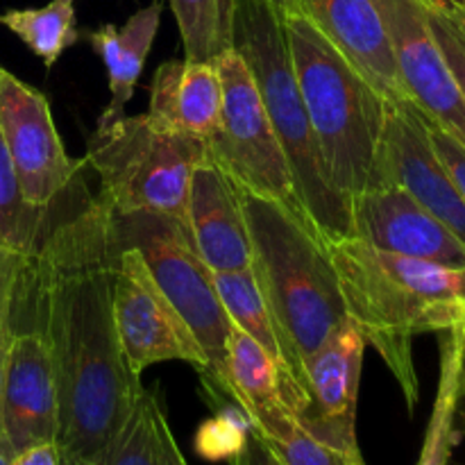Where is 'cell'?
<instances>
[{"instance_id": "6da1fadb", "label": "cell", "mask_w": 465, "mask_h": 465, "mask_svg": "<svg viewBox=\"0 0 465 465\" xmlns=\"http://www.w3.org/2000/svg\"><path fill=\"white\" fill-rule=\"evenodd\" d=\"M114 212L89 200L44 234L18 277L35 304L57 381L62 465H95L143 393L114 321Z\"/></svg>"}, {"instance_id": "7a4b0ae2", "label": "cell", "mask_w": 465, "mask_h": 465, "mask_svg": "<svg viewBox=\"0 0 465 465\" xmlns=\"http://www.w3.org/2000/svg\"><path fill=\"white\" fill-rule=\"evenodd\" d=\"M325 245L350 321L393 372L413 413L420 400L413 339L465 322V266L384 252L357 236Z\"/></svg>"}, {"instance_id": "3957f363", "label": "cell", "mask_w": 465, "mask_h": 465, "mask_svg": "<svg viewBox=\"0 0 465 465\" xmlns=\"http://www.w3.org/2000/svg\"><path fill=\"white\" fill-rule=\"evenodd\" d=\"M252 271L282 345V398L298 395L304 363L348 321L327 245L304 218L275 200L241 189Z\"/></svg>"}, {"instance_id": "277c9868", "label": "cell", "mask_w": 465, "mask_h": 465, "mask_svg": "<svg viewBox=\"0 0 465 465\" xmlns=\"http://www.w3.org/2000/svg\"><path fill=\"white\" fill-rule=\"evenodd\" d=\"M280 9L325 180L352 203L384 186L381 150L389 100L302 14L282 3Z\"/></svg>"}, {"instance_id": "5b68a950", "label": "cell", "mask_w": 465, "mask_h": 465, "mask_svg": "<svg viewBox=\"0 0 465 465\" xmlns=\"http://www.w3.org/2000/svg\"><path fill=\"white\" fill-rule=\"evenodd\" d=\"M232 48L243 57L262 95L268 121L289 159L295 191L322 243L352 236L350 203L322 173L307 107L300 94L277 0H234Z\"/></svg>"}, {"instance_id": "8992f818", "label": "cell", "mask_w": 465, "mask_h": 465, "mask_svg": "<svg viewBox=\"0 0 465 465\" xmlns=\"http://www.w3.org/2000/svg\"><path fill=\"white\" fill-rule=\"evenodd\" d=\"M207 159L204 141L162 130L148 114L98 121L84 162L98 173V198L114 216L162 213L186 223L191 173Z\"/></svg>"}, {"instance_id": "52a82bcc", "label": "cell", "mask_w": 465, "mask_h": 465, "mask_svg": "<svg viewBox=\"0 0 465 465\" xmlns=\"http://www.w3.org/2000/svg\"><path fill=\"white\" fill-rule=\"evenodd\" d=\"M121 245L139 250L162 293L193 331L207 357L209 371L203 384L213 402L227 398L225 348L230 318L223 309L213 272L195 250L184 221L162 213L114 216Z\"/></svg>"}, {"instance_id": "ba28073f", "label": "cell", "mask_w": 465, "mask_h": 465, "mask_svg": "<svg viewBox=\"0 0 465 465\" xmlns=\"http://www.w3.org/2000/svg\"><path fill=\"white\" fill-rule=\"evenodd\" d=\"M216 68L223 84V109L216 132L204 141L207 157L230 173L241 189L275 200L309 223L295 191L289 159L268 121L243 57L230 48L216 59Z\"/></svg>"}, {"instance_id": "9c48e42d", "label": "cell", "mask_w": 465, "mask_h": 465, "mask_svg": "<svg viewBox=\"0 0 465 465\" xmlns=\"http://www.w3.org/2000/svg\"><path fill=\"white\" fill-rule=\"evenodd\" d=\"M114 321L134 375L166 361L189 363L207 375V357L193 331L162 293L139 250L121 243L114 259Z\"/></svg>"}, {"instance_id": "30bf717a", "label": "cell", "mask_w": 465, "mask_h": 465, "mask_svg": "<svg viewBox=\"0 0 465 465\" xmlns=\"http://www.w3.org/2000/svg\"><path fill=\"white\" fill-rule=\"evenodd\" d=\"M366 348L363 334L348 318L307 359L302 386L286 404L300 430L352 459H363L357 439V402Z\"/></svg>"}, {"instance_id": "8fae6325", "label": "cell", "mask_w": 465, "mask_h": 465, "mask_svg": "<svg viewBox=\"0 0 465 465\" xmlns=\"http://www.w3.org/2000/svg\"><path fill=\"white\" fill-rule=\"evenodd\" d=\"M0 134L25 200L48 212L84 162L64 150L48 98L5 66H0Z\"/></svg>"}, {"instance_id": "7c38bea8", "label": "cell", "mask_w": 465, "mask_h": 465, "mask_svg": "<svg viewBox=\"0 0 465 465\" xmlns=\"http://www.w3.org/2000/svg\"><path fill=\"white\" fill-rule=\"evenodd\" d=\"M409 98L434 125L465 145V95L431 30L425 0H372Z\"/></svg>"}, {"instance_id": "4fadbf2b", "label": "cell", "mask_w": 465, "mask_h": 465, "mask_svg": "<svg viewBox=\"0 0 465 465\" xmlns=\"http://www.w3.org/2000/svg\"><path fill=\"white\" fill-rule=\"evenodd\" d=\"M384 184H398L465 243V200L436 154L430 118L413 103H389L381 150Z\"/></svg>"}, {"instance_id": "5bb4252c", "label": "cell", "mask_w": 465, "mask_h": 465, "mask_svg": "<svg viewBox=\"0 0 465 465\" xmlns=\"http://www.w3.org/2000/svg\"><path fill=\"white\" fill-rule=\"evenodd\" d=\"M352 236L384 252L465 266V243L398 184H384L350 203Z\"/></svg>"}, {"instance_id": "9a60e30c", "label": "cell", "mask_w": 465, "mask_h": 465, "mask_svg": "<svg viewBox=\"0 0 465 465\" xmlns=\"http://www.w3.org/2000/svg\"><path fill=\"white\" fill-rule=\"evenodd\" d=\"M57 425V381L48 345L36 327H16L5 371L0 430L18 454L32 445L54 443Z\"/></svg>"}, {"instance_id": "2e32d148", "label": "cell", "mask_w": 465, "mask_h": 465, "mask_svg": "<svg viewBox=\"0 0 465 465\" xmlns=\"http://www.w3.org/2000/svg\"><path fill=\"white\" fill-rule=\"evenodd\" d=\"M186 227L209 271H250L252 245L241 186L209 157L203 159L191 173Z\"/></svg>"}, {"instance_id": "e0dca14e", "label": "cell", "mask_w": 465, "mask_h": 465, "mask_svg": "<svg viewBox=\"0 0 465 465\" xmlns=\"http://www.w3.org/2000/svg\"><path fill=\"white\" fill-rule=\"evenodd\" d=\"M302 14L389 103H413L372 0H280Z\"/></svg>"}, {"instance_id": "ac0fdd59", "label": "cell", "mask_w": 465, "mask_h": 465, "mask_svg": "<svg viewBox=\"0 0 465 465\" xmlns=\"http://www.w3.org/2000/svg\"><path fill=\"white\" fill-rule=\"evenodd\" d=\"M223 109V84L216 62L168 59L150 82L148 118L173 134L207 141Z\"/></svg>"}, {"instance_id": "d6986e66", "label": "cell", "mask_w": 465, "mask_h": 465, "mask_svg": "<svg viewBox=\"0 0 465 465\" xmlns=\"http://www.w3.org/2000/svg\"><path fill=\"white\" fill-rule=\"evenodd\" d=\"M162 12V0H153L148 7L132 14L121 27L104 23L98 30L86 32V41L104 64L109 77V104L103 109L98 121H112L125 114L127 103L134 95L143 73L145 59L157 39Z\"/></svg>"}, {"instance_id": "ffe728a7", "label": "cell", "mask_w": 465, "mask_h": 465, "mask_svg": "<svg viewBox=\"0 0 465 465\" xmlns=\"http://www.w3.org/2000/svg\"><path fill=\"white\" fill-rule=\"evenodd\" d=\"M227 398L234 400L250 420L286 409L282 398L280 366L250 334L232 322L225 348Z\"/></svg>"}, {"instance_id": "44dd1931", "label": "cell", "mask_w": 465, "mask_h": 465, "mask_svg": "<svg viewBox=\"0 0 465 465\" xmlns=\"http://www.w3.org/2000/svg\"><path fill=\"white\" fill-rule=\"evenodd\" d=\"M465 345V322L445 331L440 341V375L434 409L427 425L418 465H450L454 445L459 443V400H461V357Z\"/></svg>"}, {"instance_id": "7402d4cb", "label": "cell", "mask_w": 465, "mask_h": 465, "mask_svg": "<svg viewBox=\"0 0 465 465\" xmlns=\"http://www.w3.org/2000/svg\"><path fill=\"white\" fill-rule=\"evenodd\" d=\"M0 25L18 36L45 68H53L80 41L75 0H50L44 7L7 9L0 14Z\"/></svg>"}, {"instance_id": "603a6c76", "label": "cell", "mask_w": 465, "mask_h": 465, "mask_svg": "<svg viewBox=\"0 0 465 465\" xmlns=\"http://www.w3.org/2000/svg\"><path fill=\"white\" fill-rule=\"evenodd\" d=\"M177 21L184 59L216 62L232 48L234 0H166Z\"/></svg>"}, {"instance_id": "cb8c5ba5", "label": "cell", "mask_w": 465, "mask_h": 465, "mask_svg": "<svg viewBox=\"0 0 465 465\" xmlns=\"http://www.w3.org/2000/svg\"><path fill=\"white\" fill-rule=\"evenodd\" d=\"M45 213L32 207L23 195L16 168L0 134V248L16 257H30L44 239Z\"/></svg>"}, {"instance_id": "d4e9b609", "label": "cell", "mask_w": 465, "mask_h": 465, "mask_svg": "<svg viewBox=\"0 0 465 465\" xmlns=\"http://www.w3.org/2000/svg\"><path fill=\"white\" fill-rule=\"evenodd\" d=\"M216 291L221 295L223 309H225L230 322L239 330L252 336L268 354L277 361L282 371V345L277 336L272 318L268 313L263 295L259 291L252 271L236 272H213Z\"/></svg>"}, {"instance_id": "484cf974", "label": "cell", "mask_w": 465, "mask_h": 465, "mask_svg": "<svg viewBox=\"0 0 465 465\" xmlns=\"http://www.w3.org/2000/svg\"><path fill=\"white\" fill-rule=\"evenodd\" d=\"M162 402L153 391L141 393L123 430L95 465H162Z\"/></svg>"}, {"instance_id": "4316f807", "label": "cell", "mask_w": 465, "mask_h": 465, "mask_svg": "<svg viewBox=\"0 0 465 465\" xmlns=\"http://www.w3.org/2000/svg\"><path fill=\"white\" fill-rule=\"evenodd\" d=\"M254 430L262 434L268 448L284 465H366L363 459H352L327 448L300 430L286 409L252 420Z\"/></svg>"}, {"instance_id": "83f0119b", "label": "cell", "mask_w": 465, "mask_h": 465, "mask_svg": "<svg viewBox=\"0 0 465 465\" xmlns=\"http://www.w3.org/2000/svg\"><path fill=\"white\" fill-rule=\"evenodd\" d=\"M216 407V416L195 431V452L207 461H232L245 448L254 425L234 400H223Z\"/></svg>"}, {"instance_id": "f1b7e54d", "label": "cell", "mask_w": 465, "mask_h": 465, "mask_svg": "<svg viewBox=\"0 0 465 465\" xmlns=\"http://www.w3.org/2000/svg\"><path fill=\"white\" fill-rule=\"evenodd\" d=\"M425 5L436 41L465 95V5L450 0H425Z\"/></svg>"}, {"instance_id": "f546056e", "label": "cell", "mask_w": 465, "mask_h": 465, "mask_svg": "<svg viewBox=\"0 0 465 465\" xmlns=\"http://www.w3.org/2000/svg\"><path fill=\"white\" fill-rule=\"evenodd\" d=\"M21 262H18V266H21ZM18 266L9 272V277L3 282V286H0V402H3V384H5V371H7L9 348H12L14 331H16L14 298H16Z\"/></svg>"}, {"instance_id": "4dcf8cb0", "label": "cell", "mask_w": 465, "mask_h": 465, "mask_svg": "<svg viewBox=\"0 0 465 465\" xmlns=\"http://www.w3.org/2000/svg\"><path fill=\"white\" fill-rule=\"evenodd\" d=\"M430 136L431 145H434L436 154L443 162V166L448 168L450 177L457 184L459 193L465 200V145L459 143L452 134H448L445 130H440L439 125L430 121Z\"/></svg>"}, {"instance_id": "1f68e13d", "label": "cell", "mask_w": 465, "mask_h": 465, "mask_svg": "<svg viewBox=\"0 0 465 465\" xmlns=\"http://www.w3.org/2000/svg\"><path fill=\"white\" fill-rule=\"evenodd\" d=\"M232 465H284L280 459L275 457L271 448H268L266 440L262 439L257 430L250 431L248 436V443L245 448L232 459Z\"/></svg>"}, {"instance_id": "d6a6232c", "label": "cell", "mask_w": 465, "mask_h": 465, "mask_svg": "<svg viewBox=\"0 0 465 465\" xmlns=\"http://www.w3.org/2000/svg\"><path fill=\"white\" fill-rule=\"evenodd\" d=\"M12 465H62L59 461V450L54 443L32 445L14 457Z\"/></svg>"}, {"instance_id": "836d02e7", "label": "cell", "mask_w": 465, "mask_h": 465, "mask_svg": "<svg viewBox=\"0 0 465 465\" xmlns=\"http://www.w3.org/2000/svg\"><path fill=\"white\" fill-rule=\"evenodd\" d=\"M162 465H189L184 454H182L180 445H177L175 434H173L168 420L162 427Z\"/></svg>"}, {"instance_id": "e575fe53", "label": "cell", "mask_w": 465, "mask_h": 465, "mask_svg": "<svg viewBox=\"0 0 465 465\" xmlns=\"http://www.w3.org/2000/svg\"><path fill=\"white\" fill-rule=\"evenodd\" d=\"M21 259L23 257H16V254H12V252H7V250L0 248V286H3V282L7 280L9 272L18 266V262H21Z\"/></svg>"}, {"instance_id": "d590c367", "label": "cell", "mask_w": 465, "mask_h": 465, "mask_svg": "<svg viewBox=\"0 0 465 465\" xmlns=\"http://www.w3.org/2000/svg\"><path fill=\"white\" fill-rule=\"evenodd\" d=\"M14 457H16V452H14V448L9 445L7 436H5L3 430H0V465H12Z\"/></svg>"}, {"instance_id": "8d00e7d4", "label": "cell", "mask_w": 465, "mask_h": 465, "mask_svg": "<svg viewBox=\"0 0 465 465\" xmlns=\"http://www.w3.org/2000/svg\"><path fill=\"white\" fill-rule=\"evenodd\" d=\"M459 416L465 420V345H463V357H461V400H459Z\"/></svg>"}, {"instance_id": "74e56055", "label": "cell", "mask_w": 465, "mask_h": 465, "mask_svg": "<svg viewBox=\"0 0 465 465\" xmlns=\"http://www.w3.org/2000/svg\"><path fill=\"white\" fill-rule=\"evenodd\" d=\"M450 3H459V5H465V0H450Z\"/></svg>"}]
</instances>
